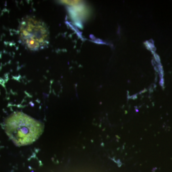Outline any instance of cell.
<instances>
[{
  "label": "cell",
  "instance_id": "cell-1",
  "mask_svg": "<svg viewBox=\"0 0 172 172\" xmlns=\"http://www.w3.org/2000/svg\"><path fill=\"white\" fill-rule=\"evenodd\" d=\"M5 130L7 135L17 146L29 145L41 135V123L21 112H15L6 119Z\"/></svg>",
  "mask_w": 172,
  "mask_h": 172
},
{
  "label": "cell",
  "instance_id": "cell-2",
  "mask_svg": "<svg viewBox=\"0 0 172 172\" xmlns=\"http://www.w3.org/2000/svg\"><path fill=\"white\" fill-rule=\"evenodd\" d=\"M20 40L30 50H39L49 43V32L45 23L34 17L25 18L19 29Z\"/></svg>",
  "mask_w": 172,
  "mask_h": 172
}]
</instances>
